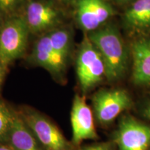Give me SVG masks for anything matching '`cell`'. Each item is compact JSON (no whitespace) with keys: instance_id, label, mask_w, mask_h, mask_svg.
I'll list each match as a JSON object with an SVG mask.
<instances>
[{"instance_id":"6da1fadb","label":"cell","mask_w":150,"mask_h":150,"mask_svg":"<svg viewBox=\"0 0 150 150\" xmlns=\"http://www.w3.org/2000/svg\"><path fill=\"white\" fill-rule=\"evenodd\" d=\"M104 62L105 77L115 81L125 76L129 61V52L120 31L114 24L106 23L87 33Z\"/></svg>"},{"instance_id":"7a4b0ae2","label":"cell","mask_w":150,"mask_h":150,"mask_svg":"<svg viewBox=\"0 0 150 150\" xmlns=\"http://www.w3.org/2000/svg\"><path fill=\"white\" fill-rule=\"evenodd\" d=\"M104 62L97 49L86 35L81 43L76 59V74L82 91L87 92L105 77Z\"/></svg>"},{"instance_id":"3957f363","label":"cell","mask_w":150,"mask_h":150,"mask_svg":"<svg viewBox=\"0 0 150 150\" xmlns=\"http://www.w3.org/2000/svg\"><path fill=\"white\" fill-rule=\"evenodd\" d=\"M30 31L24 18H13L0 29V63H9L23 55Z\"/></svg>"},{"instance_id":"277c9868","label":"cell","mask_w":150,"mask_h":150,"mask_svg":"<svg viewBox=\"0 0 150 150\" xmlns=\"http://www.w3.org/2000/svg\"><path fill=\"white\" fill-rule=\"evenodd\" d=\"M21 117L45 150H71V145L59 129L40 112L29 109Z\"/></svg>"},{"instance_id":"5b68a950","label":"cell","mask_w":150,"mask_h":150,"mask_svg":"<svg viewBox=\"0 0 150 150\" xmlns=\"http://www.w3.org/2000/svg\"><path fill=\"white\" fill-rule=\"evenodd\" d=\"M95 117L103 125L110 124L123 110L131 106V99L122 89H105L97 92L92 99Z\"/></svg>"},{"instance_id":"8992f818","label":"cell","mask_w":150,"mask_h":150,"mask_svg":"<svg viewBox=\"0 0 150 150\" xmlns=\"http://www.w3.org/2000/svg\"><path fill=\"white\" fill-rule=\"evenodd\" d=\"M74 4L77 23L88 33L102 27L114 15L107 0H76Z\"/></svg>"},{"instance_id":"52a82bcc","label":"cell","mask_w":150,"mask_h":150,"mask_svg":"<svg viewBox=\"0 0 150 150\" xmlns=\"http://www.w3.org/2000/svg\"><path fill=\"white\" fill-rule=\"evenodd\" d=\"M115 141L118 150H146L150 145V126L125 116L120 121Z\"/></svg>"},{"instance_id":"ba28073f","label":"cell","mask_w":150,"mask_h":150,"mask_svg":"<svg viewBox=\"0 0 150 150\" xmlns=\"http://www.w3.org/2000/svg\"><path fill=\"white\" fill-rule=\"evenodd\" d=\"M71 124L72 142L74 145H78L84 140L97 138L92 110L86 104L84 97L79 95H75L73 100Z\"/></svg>"},{"instance_id":"9c48e42d","label":"cell","mask_w":150,"mask_h":150,"mask_svg":"<svg viewBox=\"0 0 150 150\" xmlns=\"http://www.w3.org/2000/svg\"><path fill=\"white\" fill-rule=\"evenodd\" d=\"M61 16L54 6L40 1H31L28 5L25 21L30 32L38 33L55 27Z\"/></svg>"},{"instance_id":"30bf717a","label":"cell","mask_w":150,"mask_h":150,"mask_svg":"<svg viewBox=\"0 0 150 150\" xmlns=\"http://www.w3.org/2000/svg\"><path fill=\"white\" fill-rule=\"evenodd\" d=\"M132 78L138 86H150V37L141 36L132 42Z\"/></svg>"},{"instance_id":"8fae6325","label":"cell","mask_w":150,"mask_h":150,"mask_svg":"<svg viewBox=\"0 0 150 150\" xmlns=\"http://www.w3.org/2000/svg\"><path fill=\"white\" fill-rule=\"evenodd\" d=\"M125 29L132 35L144 36L150 32V0H134L122 16Z\"/></svg>"},{"instance_id":"7c38bea8","label":"cell","mask_w":150,"mask_h":150,"mask_svg":"<svg viewBox=\"0 0 150 150\" xmlns=\"http://www.w3.org/2000/svg\"><path fill=\"white\" fill-rule=\"evenodd\" d=\"M32 55L37 65L53 74H59L64 70L67 59L54 50L48 34L43 35L36 42Z\"/></svg>"},{"instance_id":"4fadbf2b","label":"cell","mask_w":150,"mask_h":150,"mask_svg":"<svg viewBox=\"0 0 150 150\" xmlns=\"http://www.w3.org/2000/svg\"><path fill=\"white\" fill-rule=\"evenodd\" d=\"M6 140L15 150H42L31 129L21 116L16 112L13 113Z\"/></svg>"},{"instance_id":"5bb4252c","label":"cell","mask_w":150,"mask_h":150,"mask_svg":"<svg viewBox=\"0 0 150 150\" xmlns=\"http://www.w3.org/2000/svg\"><path fill=\"white\" fill-rule=\"evenodd\" d=\"M52 47L60 55L67 59L70 52V32L65 29H55L47 33Z\"/></svg>"},{"instance_id":"9a60e30c","label":"cell","mask_w":150,"mask_h":150,"mask_svg":"<svg viewBox=\"0 0 150 150\" xmlns=\"http://www.w3.org/2000/svg\"><path fill=\"white\" fill-rule=\"evenodd\" d=\"M14 112H11L4 104L0 102V141L6 140Z\"/></svg>"},{"instance_id":"2e32d148","label":"cell","mask_w":150,"mask_h":150,"mask_svg":"<svg viewBox=\"0 0 150 150\" xmlns=\"http://www.w3.org/2000/svg\"><path fill=\"white\" fill-rule=\"evenodd\" d=\"M18 0H0V9L6 13L13 12Z\"/></svg>"},{"instance_id":"e0dca14e","label":"cell","mask_w":150,"mask_h":150,"mask_svg":"<svg viewBox=\"0 0 150 150\" xmlns=\"http://www.w3.org/2000/svg\"><path fill=\"white\" fill-rule=\"evenodd\" d=\"M80 150H112V146L108 142H102L86 147Z\"/></svg>"},{"instance_id":"ac0fdd59","label":"cell","mask_w":150,"mask_h":150,"mask_svg":"<svg viewBox=\"0 0 150 150\" xmlns=\"http://www.w3.org/2000/svg\"><path fill=\"white\" fill-rule=\"evenodd\" d=\"M7 70V66L6 65L1 64L0 63V87H1V83H2V81L4 80V78L6 72Z\"/></svg>"},{"instance_id":"d6986e66","label":"cell","mask_w":150,"mask_h":150,"mask_svg":"<svg viewBox=\"0 0 150 150\" xmlns=\"http://www.w3.org/2000/svg\"><path fill=\"white\" fill-rule=\"evenodd\" d=\"M115 2L117 4H130L131 2L134 1V0H114Z\"/></svg>"},{"instance_id":"ffe728a7","label":"cell","mask_w":150,"mask_h":150,"mask_svg":"<svg viewBox=\"0 0 150 150\" xmlns=\"http://www.w3.org/2000/svg\"><path fill=\"white\" fill-rule=\"evenodd\" d=\"M144 114H145V117L150 120V106H147L144 110Z\"/></svg>"},{"instance_id":"44dd1931","label":"cell","mask_w":150,"mask_h":150,"mask_svg":"<svg viewBox=\"0 0 150 150\" xmlns=\"http://www.w3.org/2000/svg\"><path fill=\"white\" fill-rule=\"evenodd\" d=\"M0 150H15V149L13 147H11L10 145L9 146L0 145Z\"/></svg>"},{"instance_id":"7402d4cb","label":"cell","mask_w":150,"mask_h":150,"mask_svg":"<svg viewBox=\"0 0 150 150\" xmlns=\"http://www.w3.org/2000/svg\"><path fill=\"white\" fill-rule=\"evenodd\" d=\"M60 1L65 4H74L76 0H60Z\"/></svg>"}]
</instances>
